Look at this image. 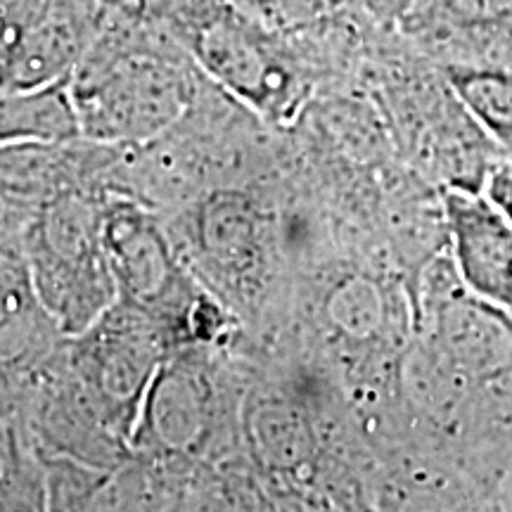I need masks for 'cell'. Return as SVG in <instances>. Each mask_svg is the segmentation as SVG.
Here are the masks:
<instances>
[{"label":"cell","instance_id":"10","mask_svg":"<svg viewBox=\"0 0 512 512\" xmlns=\"http://www.w3.org/2000/svg\"><path fill=\"white\" fill-rule=\"evenodd\" d=\"M69 76L29 88L0 91V147L60 145L81 138Z\"/></svg>","mask_w":512,"mask_h":512},{"label":"cell","instance_id":"5","mask_svg":"<svg viewBox=\"0 0 512 512\" xmlns=\"http://www.w3.org/2000/svg\"><path fill=\"white\" fill-rule=\"evenodd\" d=\"M190 46L211 79L256 110L285 114L302 95V79L285 50L238 12H211Z\"/></svg>","mask_w":512,"mask_h":512},{"label":"cell","instance_id":"16","mask_svg":"<svg viewBox=\"0 0 512 512\" xmlns=\"http://www.w3.org/2000/svg\"><path fill=\"white\" fill-rule=\"evenodd\" d=\"M3 226H5V219H3V209H0V235H3ZM0 247H5L3 238H0Z\"/></svg>","mask_w":512,"mask_h":512},{"label":"cell","instance_id":"15","mask_svg":"<svg viewBox=\"0 0 512 512\" xmlns=\"http://www.w3.org/2000/svg\"><path fill=\"white\" fill-rule=\"evenodd\" d=\"M361 3L380 24H396L420 0H361Z\"/></svg>","mask_w":512,"mask_h":512},{"label":"cell","instance_id":"7","mask_svg":"<svg viewBox=\"0 0 512 512\" xmlns=\"http://www.w3.org/2000/svg\"><path fill=\"white\" fill-rule=\"evenodd\" d=\"M446 226L463 285L486 304L512 313V226L486 195L448 190Z\"/></svg>","mask_w":512,"mask_h":512},{"label":"cell","instance_id":"3","mask_svg":"<svg viewBox=\"0 0 512 512\" xmlns=\"http://www.w3.org/2000/svg\"><path fill=\"white\" fill-rule=\"evenodd\" d=\"M102 238L121 304L147 313L162 335L188 339L202 297L192 294L157 221L133 204H110L102 209Z\"/></svg>","mask_w":512,"mask_h":512},{"label":"cell","instance_id":"14","mask_svg":"<svg viewBox=\"0 0 512 512\" xmlns=\"http://www.w3.org/2000/svg\"><path fill=\"white\" fill-rule=\"evenodd\" d=\"M484 195L512 226V162H505L491 171L484 185Z\"/></svg>","mask_w":512,"mask_h":512},{"label":"cell","instance_id":"11","mask_svg":"<svg viewBox=\"0 0 512 512\" xmlns=\"http://www.w3.org/2000/svg\"><path fill=\"white\" fill-rule=\"evenodd\" d=\"M197 247L219 271L245 278L261 261V216L242 195L209 197L197 214Z\"/></svg>","mask_w":512,"mask_h":512},{"label":"cell","instance_id":"2","mask_svg":"<svg viewBox=\"0 0 512 512\" xmlns=\"http://www.w3.org/2000/svg\"><path fill=\"white\" fill-rule=\"evenodd\" d=\"M24 259L62 335L79 337L117 304L102 238V209L95 202L50 200L27 230Z\"/></svg>","mask_w":512,"mask_h":512},{"label":"cell","instance_id":"8","mask_svg":"<svg viewBox=\"0 0 512 512\" xmlns=\"http://www.w3.org/2000/svg\"><path fill=\"white\" fill-rule=\"evenodd\" d=\"M60 335L24 254L0 247V375L27 373L43 361Z\"/></svg>","mask_w":512,"mask_h":512},{"label":"cell","instance_id":"1","mask_svg":"<svg viewBox=\"0 0 512 512\" xmlns=\"http://www.w3.org/2000/svg\"><path fill=\"white\" fill-rule=\"evenodd\" d=\"M81 133L100 143L155 138L188 112V64L136 34H105L69 76Z\"/></svg>","mask_w":512,"mask_h":512},{"label":"cell","instance_id":"4","mask_svg":"<svg viewBox=\"0 0 512 512\" xmlns=\"http://www.w3.org/2000/svg\"><path fill=\"white\" fill-rule=\"evenodd\" d=\"M76 366L93 399L114 420L136 430L140 406L162 366V330L147 313L114 304L81 332Z\"/></svg>","mask_w":512,"mask_h":512},{"label":"cell","instance_id":"13","mask_svg":"<svg viewBox=\"0 0 512 512\" xmlns=\"http://www.w3.org/2000/svg\"><path fill=\"white\" fill-rule=\"evenodd\" d=\"M444 81L465 112L512 152V67L444 64Z\"/></svg>","mask_w":512,"mask_h":512},{"label":"cell","instance_id":"9","mask_svg":"<svg viewBox=\"0 0 512 512\" xmlns=\"http://www.w3.org/2000/svg\"><path fill=\"white\" fill-rule=\"evenodd\" d=\"M209 422V387L188 363L159 366L147 389L136 432L162 451H190Z\"/></svg>","mask_w":512,"mask_h":512},{"label":"cell","instance_id":"6","mask_svg":"<svg viewBox=\"0 0 512 512\" xmlns=\"http://www.w3.org/2000/svg\"><path fill=\"white\" fill-rule=\"evenodd\" d=\"M396 27L446 64H503L512 57V0H420Z\"/></svg>","mask_w":512,"mask_h":512},{"label":"cell","instance_id":"12","mask_svg":"<svg viewBox=\"0 0 512 512\" xmlns=\"http://www.w3.org/2000/svg\"><path fill=\"white\" fill-rule=\"evenodd\" d=\"M245 437L254 456L275 472H294L313 453L311 422L297 401L278 394H261L249 401Z\"/></svg>","mask_w":512,"mask_h":512}]
</instances>
